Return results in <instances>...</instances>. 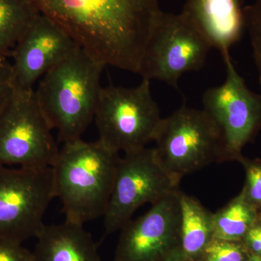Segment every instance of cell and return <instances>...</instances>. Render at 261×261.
<instances>
[{
	"mask_svg": "<svg viewBox=\"0 0 261 261\" xmlns=\"http://www.w3.org/2000/svg\"><path fill=\"white\" fill-rule=\"evenodd\" d=\"M103 66L138 74L159 0H29Z\"/></svg>",
	"mask_w": 261,
	"mask_h": 261,
	"instance_id": "6da1fadb",
	"label": "cell"
},
{
	"mask_svg": "<svg viewBox=\"0 0 261 261\" xmlns=\"http://www.w3.org/2000/svg\"><path fill=\"white\" fill-rule=\"evenodd\" d=\"M119 159L118 152L99 140L80 139L63 144L51 168L55 195L66 221L84 225L103 217Z\"/></svg>",
	"mask_w": 261,
	"mask_h": 261,
	"instance_id": "7a4b0ae2",
	"label": "cell"
},
{
	"mask_svg": "<svg viewBox=\"0 0 261 261\" xmlns=\"http://www.w3.org/2000/svg\"><path fill=\"white\" fill-rule=\"evenodd\" d=\"M104 68L77 47L42 77L34 91L43 114L63 144L82 139L94 119Z\"/></svg>",
	"mask_w": 261,
	"mask_h": 261,
	"instance_id": "3957f363",
	"label": "cell"
},
{
	"mask_svg": "<svg viewBox=\"0 0 261 261\" xmlns=\"http://www.w3.org/2000/svg\"><path fill=\"white\" fill-rule=\"evenodd\" d=\"M153 142L160 163L178 182L212 163L230 160L219 128L203 109L184 106L162 118Z\"/></svg>",
	"mask_w": 261,
	"mask_h": 261,
	"instance_id": "277c9868",
	"label": "cell"
},
{
	"mask_svg": "<svg viewBox=\"0 0 261 261\" xmlns=\"http://www.w3.org/2000/svg\"><path fill=\"white\" fill-rule=\"evenodd\" d=\"M162 118L150 91V81L142 79L130 88L102 87L94 120L99 140L108 148L123 153L137 152L153 142Z\"/></svg>",
	"mask_w": 261,
	"mask_h": 261,
	"instance_id": "5b68a950",
	"label": "cell"
},
{
	"mask_svg": "<svg viewBox=\"0 0 261 261\" xmlns=\"http://www.w3.org/2000/svg\"><path fill=\"white\" fill-rule=\"evenodd\" d=\"M59 152L34 89H13L0 111V166L51 167Z\"/></svg>",
	"mask_w": 261,
	"mask_h": 261,
	"instance_id": "8992f818",
	"label": "cell"
},
{
	"mask_svg": "<svg viewBox=\"0 0 261 261\" xmlns=\"http://www.w3.org/2000/svg\"><path fill=\"white\" fill-rule=\"evenodd\" d=\"M54 198L53 168L0 166V238L21 244L37 239Z\"/></svg>",
	"mask_w": 261,
	"mask_h": 261,
	"instance_id": "52a82bcc",
	"label": "cell"
},
{
	"mask_svg": "<svg viewBox=\"0 0 261 261\" xmlns=\"http://www.w3.org/2000/svg\"><path fill=\"white\" fill-rule=\"evenodd\" d=\"M176 181L163 168L153 148L140 149L120 157L104 218L106 233L121 230L141 206L159 202L179 190Z\"/></svg>",
	"mask_w": 261,
	"mask_h": 261,
	"instance_id": "ba28073f",
	"label": "cell"
},
{
	"mask_svg": "<svg viewBox=\"0 0 261 261\" xmlns=\"http://www.w3.org/2000/svg\"><path fill=\"white\" fill-rule=\"evenodd\" d=\"M211 45L181 13L160 15L149 38L139 75L177 88L182 75L203 66Z\"/></svg>",
	"mask_w": 261,
	"mask_h": 261,
	"instance_id": "9c48e42d",
	"label": "cell"
},
{
	"mask_svg": "<svg viewBox=\"0 0 261 261\" xmlns=\"http://www.w3.org/2000/svg\"><path fill=\"white\" fill-rule=\"evenodd\" d=\"M222 57L226 80L205 91L202 104L222 135L230 160L240 159L242 149L261 127V94L247 87L229 53Z\"/></svg>",
	"mask_w": 261,
	"mask_h": 261,
	"instance_id": "30bf717a",
	"label": "cell"
},
{
	"mask_svg": "<svg viewBox=\"0 0 261 261\" xmlns=\"http://www.w3.org/2000/svg\"><path fill=\"white\" fill-rule=\"evenodd\" d=\"M179 193L166 196L125 225L115 261H159L181 243Z\"/></svg>",
	"mask_w": 261,
	"mask_h": 261,
	"instance_id": "8fae6325",
	"label": "cell"
},
{
	"mask_svg": "<svg viewBox=\"0 0 261 261\" xmlns=\"http://www.w3.org/2000/svg\"><path fill=\"white\" fill-rule=\"evenodd\" d=\"M79 47L55 22L39 14L11 53L13 88L32 90L34 84Z\"/></svg>",
	"mask_w": 261,
	"mask_h": 261,
	"instance_id": "7c38bea8",
	"label": "cell"
},
{
	"mask_svg": "<svg viewBox=\"0 0 261 261\" xmlns=\"http://www.w3.org/2000/svg\"><path fill=\"white\" fill-rule=\"evenodd\" d=\"M245 8L244 0H187L181 13L224 55L245 29Z\"/></svg>",
	"mask_w": 261,
	"mask_h": 261,
	"instance_id": "4fadbf2b",
	"label": "cell"
},
{
	"mask_svg": "<svg viewBox=\"0 0 261 261\" xmlns=\"http://www.w3.org/2000/svg\"><path fill=\"white\" fill-rule=\"evenodd\" d=\"M83 226L66 220L45 225L32 252L34 261H101L92 235Z\"/></svg>",
	"mask_w": 261,
	"mask_h": 261,
	"instance_id": "5bb4252c",
	"label": "cell"
},
{
	"mask_svg": "<svg viewBox=\"0 0 261 261\" xmlns=\"http://www.w3.org/2000/svg\"><path fill=\"white\" fill-rule=\"evenodd\" d=\"M181 247L189 257L202 255L214 238L213 213L195 197L180 191Z\"/></svg>",
	"mask_w": 261,
	"mask_h": 261,
	"instance_id": "9a60e30c",
	"label": "cell"
},
{
	"mask_svg": "<svg viewBox=\"0 0 261 261\" xmlns=\"http://www.w3.org/2000/svg\"><path fill=\"white\" fill-rule=\"evenodd\" d=\"M39 14L29 0H0V61L11 56L17 43Z\"/></svg>",
	"mask_w": 261,
	"mask_h": 261,
	"instance_id": "2e32d148",
	"label": "cell"
},
{
	"mask_svg": "<svg viewBox=\"0 0 261 261\" xmlns=\"http://www.w3.org/2000/svg\"><path fill=\"white\" fill-rule=\"evenodd\" d=\"M260 217L259 211L240 194L213 214L214 238L239 242Z\"/></svg>",
	"mask_w": 261,
	"mask_h": 261,
	"instance_id": "e0dca14e",
	"label": "cell"
},
{
	"mask_svg": "<svg viewBox=\"0 0 261 261\" xmlns=\"http://www.w3.org/2000/svg\"><path fill=\"white\" fill-rule=\"evenodd\" d=\"M244 15L245 29L250 37L252 57L261 85V0H255L252 4L245 6Z\"/></svg>",
	"mask_w": 261,
	"mask_h": 261,
	"instance_id": "ac0fdd59",
	"label": "cell"
},
{
	"mask_svg": "<svg viewBox=\"0 0 261 261\" xmlns=\"http://www.w3.org/2000/svg\"><path fill=\"white\" fill-rule=\"evenodd\" d=\"M204 261H245V254L238 242L214 238L202 253Z\"/></svg>",
	"mask_w": 261,
	"mask_h": 261,
	"instance_id": "d6986e66",
	"label": "cell"
},
{
	"mask_svg": "<svg viewBox=\"0 0 261 261\" xmlns=\"http://www.w3.org/2000/svg\"><path fill=\"white\" fill-rule=\"evenodd\" d=\"M240 160L246 169V182L241 195L259 211L261 208V162H246L244 159Z\"/></svg>",
	"mask_w": 261,
	"mask_h": 261,
	"instance_id": "ffe728a7",
	"label": "cell"
},
{
	"mask_svg": "<svg viewBox=\"0 0 261 261\" xmlns=\"http://www.w3.org/2000/svg\"><path fill=\"white\" fill-rule=\"evenodd\" d=\"M0 261H34V256L21 243L0 238Z\"/></svg>",
	"mask_w": 261,
	"mask_h": 261,
	"instance_id": "44dd1931",
	"label": "cell"
},
{
	"mask_svg": "<svg viewBox=\"0 0 261 261\" xmlns=\"http://www.w3.org/2000/svg\"><path fill=\"white\" fill-rule=\"evenodd\" d=\"M11 63L5 59L0 61V111L13 92Z\"/></svg>",
	"mask_w": 261,
	"mask_h": 261,
	"instance_id": "7402d4cb",
	"label": "cell"
},
{
	"mask_svg": "<svg viewBox=\"0 0 261 261\" xmlns=\"http://www.w3.org/2000/svg\"><path fill=\"white\" fill-rule=\"evenodd\" d=\"M181 254H170L167 258L166 259V260L164 261H187L186 257L188 256V255H187L185 253V255H183V257H181V256H180Z\"/></svg>",
	"mask_w": 261,
	"mask_h": 261,
	"instance_id": "603a6c76",
	"label": "cell"
},
{
	"mask_svg": "<svg viewBox=\"0 0 261 261\" xmlns=\"http://www.w3.org/2000/svg\"><path fill=\"white\" fill-rule=\"evenodd\" d=\"M247 261H261V257L258 255H252Z\"/></svg>",
	"mask_w": 261,
	"mask_h": 261,
	"instance_id": "cb8c5ba5",
	"label": "cell"
}]
</instances>
